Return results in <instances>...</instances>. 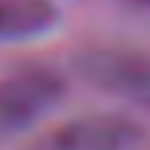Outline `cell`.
<instances>
[{"label": "cell", "instance_id": "cell-1", "mask_svg": "<svg viewBox=\"0 0 150 150\" xmlns=\"http://www.w3.org/2000/svg\"><path fill=\"white\" fill-rule=\"evenodd\" d=\"M74 72L93 88L150 113V56L117 45H93L72 56Z\"/></svg>", "mask_w": 150, "mask_h": 150}, {"label": "cell", "instance_id": "cell-2", "mask_svg": "<svg viewBox=\"0 0 150 150\" xmlns=\"http://www.w3.org/2000/svg\"><path fill=\"white\" fill-rule=\"evenodd\" d=\"M66 95V78L50 66H23L0 76V136H17L31 129Z\"/></svg>", "mask_w": 150, "mask_h": 150}, {"label": "cell", "instance_id": "cell-5", "mask_svg": "<svg viewBox=\"0 0 150 150\" xmlns=\"http://www.w3.org/2000/svg\"><path fill=\"white\" fill-rule=\"evenodd\" d=\"M132 4H138V6H150V0H127Z\"/></svg>", "mask_w": 150, "mask_h": 150}, {"label": "cell", "instance_id": "cell-4", "mask_svg": "<svg viewBox=\"0 0 150 150\" xmlns=\"http://www.w3.org/2000/svg\"><path fill=\"white\" fill-rule=\"evenodd\" d=\"M58 23L60 11L52 0H0V43L47 35Z\"/></svg>", "mask_w": 150, "mask_h": 150}, {"label": "cell", "instance_id": "cell-3", "mask_svg": "<svg viewBox=\"0 0 150 150\" xmlns=\"http://www.w3.org/2000/svg\"><path fill=\"white\" fill-rule=\"evenodd\" d=\"M148 129L121 113H88L66 119L29 142L23 150H138Z\"/></svg>", "mask_w": 150, "mask_h": 150}]
</instances>
